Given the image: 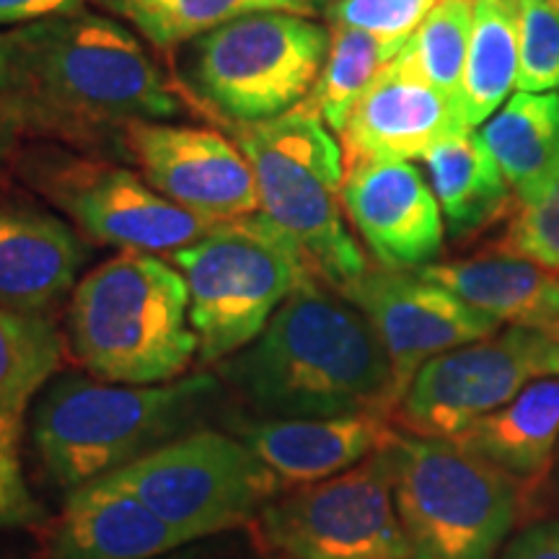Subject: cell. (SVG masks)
Wrapping results in <instances>:
<instances>
[{
	"mask_svg": "<svg viewBox=\"0 0 559 559\" xmlns=\"http://www.w3.org/2000/svg\"><path fill=\"white\" fill-rule=\"evenodd\" d=\"M479 135L506 174L515 200L528 198L559 166V94L521 91L510 96Z\"/></svg>",
	"mask_w": 559,
	"mask_h": 559,
	"instance_id": "obj_23",
	"label": "cell"
},
{
	"mask_svg": "<svg viewBox=\"0 0 559 559\" xmlns=\"http://www.w3.org/2000/svg\"><path fill=\"white\" fill-rule=\"evenodd\" d=\"M124 158L166 200L213 221L260 213L247 156L221 132L190 124L138 122L124 132Z\"/></svg>",
	"mask_w": 559,
	"mask_h": 559,
	"instance_id": "obj_14",
	"label": "cell"
},
{
	"mask_svg": "<svg viewBox=\"0 0 559 559\" xmlns=\"http://www.w3.org/2000/svg\"><path fill=\"white\" fill-rule=\"evenodd\" d=\"M547 376H559V337L510 326L425 362L396 417L409 436L456 440L477 419Z\"/></svg>",
	"mask_w": 559,
	"mask_h": 559,
	"instance_id": "obj_12",
	"label": "cell"
},
{
	"mask_svg": "<svg viewBox=\"0 0 559 559\" xmlns=\"http://www.w3.org/2000/svg\"><path fill=\"white\" fill-rule=\"evenodd\" d=\"M260 192V213L288 234L313 272L345 288L368 270L342 218V148L304 102L275 120L228 124Z\"/></svg>",
	"mask_w": 559,
	"mask_h": 559,
	"instance_id": "obj_5",
	"label": "cell"
},
{
	"mask_svg": "<svg viewBox=\"0 0 559 559\" xmlns=\"http://www.w3.org/2000/svg\"><path fill=\"white\" fill-rule=\"evenodd\" d=\"M330 55L304 104L340 135L349 111L376 75L400 55V47H391L373 34L349 26H330Z\"/></svg>",
	"mask_w": 559,
	"mask_h": 559,
	"instance_id": "obj_27",
	"label": "cell"
},
{
	"mask_svg": "<svg viewBox=\"0 0 559 559\" xmlns=\"http://www.w3.org/2000/svg\"><path fill=\"white\" fill-rule=\"evenodd\" d=\"M190 290L198 355L218 366L260 337L290 293L319 277L288 234L262 213L218 221L202 239L171 251Z\"/></svg>",
	"mask_w": 559,
	"mask_h": 559,
	"instance_id": "obj_6",
	"label": "cell"
},
{
	"mask_svg": "<svg viewBox=\"0 0 559 559\" xmlns=\"http://www.w3.org/2000/svg\"><path fill=\"white\" fill-rule=\"evenodd\" d=\"M472 24L474 0H438L396 58L443 94L461 102Z\"/></svg>",
	"mask_w": 559,
	"mask_h": 559,
	"instance_id": "obj_28",
	"label": "cell"
},
{
	"mask_svg": "<svg viewBox=\"0 0 559 559\" xmlns=\"http://www.w3.org/2000/svg\"><path fill=\"white\" fill-rule=\"evenodd\" d=\"M86 9V0H0V32L37 24V21L68 16Z\"/></svg>",
	"mask_w": 559,
	"mask_h": 559,
	"instance_id": "obj_34",
	"label": "cell"
},
{
	"mask_svg": "<svg viewBox=\"0 0 559 559\" xmlns=\"http://www.w3.org/2000/svg\"><path fill=\"white\" fill-rule=\"evenodd\" d=\"M234 436L275 474L280 487L317 485L353 469L394 438L386 417H254L234 419Z\"/></svg>",
	"mask_w": 559,
	"mask_h": 559,
	"instance_id": "obj_18",
	"label": "cell"
},
{
	"mask_svg": "<svg viewBox=\"0 0 559 559\" xmlns=\"http://www.w3.org/2000/svg\"><path fill=\"white\" fill-rule=\"evenodd\" d=\"M99 9L122 19L158 50L192 41L230 19L260 11H288L317 16L313 0H94Z\"/></svg>",
	"mask_w": 559,
	"mask_h": 559,
	"instance_id": "obj_25",
	"label": "cell"
},
{
	"mask_svg": "<svg viewBox=\"0 0 559 559\" xmlns=\"http://www.w3.org/2000/svg\"><path fill=\"white\" fill-rule=\"evenodd\" d=\"M218 379L260 417L396 412L391 360L370 321L321 277L306 280L260 337L218 362Z\"/></svg>",
	"mask_w": 559,
	"mask_h": 559,
	"instance_id": "obj_2",
	"label": "cell"
},
{
	"mask_svg": "<svg viewBox=\"0 0 559 559\" xmlns=\"http://www.w3.org/2000/svg\"><path fill=\"white\" fill-rule=\"evenodd\" d=\"M451 236L464 239L498 221L515 200L506 174L474 128L440 138L423 156Z\"/></svg>",
	"mask_w": 559,
	"mask_h": 559,
	"instance_id": "obj_22",
	"label": "cell"
},
{
	"mask_svg": "<svg viewBox=\"0 0 559 559\" xmlns=\"http://www.w3.org/2000/svg\"><path fill=\"white\" fill-rule=\"evenodd\" d=\"M0 109L21 138L115 158L181 104L130 26L83 9L0 32Z\"/></svg>",
	"mask_w": 559,
	"mask_h": 559,
	"instance_id": "obj_1",
	"label": "cell"
},
{
	"mask_svg": "<svg viewBox=\"0 0 559 559\" xmlns=\"http://www.w3.org/2000/svg\"><path fill=\"white\" fill-rule=\"evenodd\" d=\"M412 272L443 285L500 324L526 326L559 337V275L542 264L498 254L481 260L432 262Z\"/></svg>",
	"mask_w": 559,
	"mask_h": 559,
	"instance_id": "obj_20",
	"label": "cell"
},
{
	"mask_svg": "<svg viewBox=\"0 0 559 559\" xmlns=\"http://www.w3.org/2000/svg\"><path fill=\"white\" fill-rule=\"evenodd\" d=\"M515 481H536L559 443V376L528 383L515 400L477 419L453 440Z\"/></svg>",
	"mask_w": 559,
	"mask_h": 559,
	"instance_id": "obj_21",
	"label": "cell"
},
{
	"mask_svg": "<svg viewBox=\"0 0 559 559\" xmlns=\"http://www.w3.org/2000/svg\"><path fill=\"white\" fill-rule=\"evenodd\" d=\"M45 559H156L190 544L181 531L107 479L66 498L45 528Z\"/></svg>",
	"mask_w": 559,
	"mask_h": 559,
	"instance_id": "obj_19",
	"label": "cell"
},
{
	"mask_svg": "<svg viewBox=\"0 0 559 559\" xmlns=\"http://www.w3.org/2000/svg\"><path fill=\"white\" fill-rule=\"evenodd\" d=\"M156 559H275L251 528L226 531L194 539L185 547H177Z\"/></svg>",
	"mask_w": 559,
	"mask_h": 559,
	"instance_id": "obj_33",
	"label": "cell"
},
{
	"mask_svg": "<svg viewBox=\"0 0 559 559\" xmlns=\"http://www.w3.org/2000/svg\"><path fill=\"white\" fill-rule=\"evenodd\" d=\"M438 0H334L326 5L330 26L373 34L391 47H404Z\"/></svg>",
	"mask_w": 559,
	"mask_h": 559,
	"instance_id": "obj_32",
	"label": "cell"
},
{
	"mask_svg": "<svg viewBox=\"0 0 559 559\" xmlns=\"http://www.w3.org/2000/svg\"><path fill=\"white\" fill-rule=\"evenodd\" d=\"M469 128L461 102L394 58L376 75L340 132L342 166L423 158L440 138Z\"/></svg>",
	"mask_w": 559,
	"mask_h": 559,
	"instance_id": "obj_16",
	"label": "cell"
},
{
	"mask_svg": "<svg viewBox=\"0 0 559 559\" xmlns=\"http://www.w3.org/2000/svg\"><path fill=\"white\" fill-rule=\"evenodd\" d=\"M66 347L107 383L156 386L177 381L198 358L190 290L171 262L120 251L70 293Z\"/></svg>",
	"mask_w": 559,
	"mask_h": 559,
	"instance_id": "obj_4",
	"label": "cell"
},
{
	"mask_svg": "<svg viewBox=\"0 0 559 559\" xmlns=\"http://www.w3.org/2000/svg\"><path fill=\"white\" fill-rule=\"evenodd\" d=\"M251 531L275 559H409L389 443L337 477L280 492Z\"/></svg>",
	"mask_w": 559,
	"mask_h": 559,
	"instance_id": "obj_11",
	"label": "cell"
},
{
	"mask_svg": "<svg viewBox=\"0 0 559 559\" xmlns=\"http://www.w3.org/2000/svg\"><path fill=\"white\" fill-rule=\"evenodd\" d=\"M19 140L21 132L16 130L5 111L0 109V174H3L9 166H13V160L19 156Z\"/></svg>",
	"mask_w": 559,
	"mask_h": 559,
	"instance_id": "obj_36",
	"label": "cell"
},
{
	"mask_svg": "<svg viewBox=\"0 0 559 559\" xmlns=\"http://www.w3.org/2000/svg\"><path fill=\"white\" fill-rule=\"evenodd\" d=\"M519 88L559 91V0H519Z\"/></svg>",
	"mask_w": 559,
	"mask_h": 559,
	"instance_id": "obj_31",
	"label": "cell"
},
{
	"mask_svg": "<svg viewBox=\"0 0 559 559\" xmlns=\"http://www.w3.org/2000/svg\"><path fill=\"white\" fill-rule=\"evenodd\" d=\"M500 254L521 257L559 275V166L539 190L519 200Z\"/></svg>",
	"mask_w": 559,
	"mask_h": 559,
	"instance_id": "obj_29",
	"label": "cell"
},
{
	"mask_svg": "<svg viewBox=\"0 0 559 559\" xmlns=\"http://www.w3.org/2000/svg\"><path fill=\"white\" fill-rule=\"evenodd\" d=\"M519 86V0H474V24L461 81V111L479 128Z\"/></svg>",
	"mask_w": 559,
	"mask_h": 559,
	"instance_id": "obj_24",
	"label": "cell"
},
{
	"mask_svg": "<svg viewBox=\"0 0 559 559\" xmlns=\"http://www.w3.org/2000/svg\"><path fill=\"white\" fill-rule=\"evenodd\" d=\"M226 383L213 373L156 386L60 373L34 396L29 440L52 487L70 495L210 428Z\"/></svg>",
	"mask_w": 559,
	"mask_h": 559,
	"instance_id": "obj_3",
	"label": "cell"
},
{
	"mask_svg": "<svg viewBox=\"0 0 559 559\" xmlns=\"http://www.w3.org/2000/svg\"><path fill=\"white\" fill-rule=\"evenodd\" d=\"M0 559H24V557H16V555H11V551L0 549Z\"/></svg>",
	"mask_w": 559,
	"mask_h": 559,
	"instance_id": "obj_38",
	"label": "cell"
},
{
	"mask_svg": "<svg viewBox=\"0 0 559 559\" xmlns=\"http://www.w3.org/2000/svg\"><path fill=\"white\" fill-rule=\"evenodd\" d=\"M500 559H559V521L521 531Z\"/></svg>",
	"mask_w": 559,
	"mask_h": 559,
	"instance_id": "obj_35",
	"label": "cell"
},
{
	"mask_svg": "<svg viewBox=\"0 0 559 559\" xmlns=\"http://www.w3.org/2000/svg\"><path fill=\"white\" fill-rule=\"evenodd\" d=\"M409 559H492L519 510V481L453 440H389Z\"/></svg>",
	"mask_w": 559,
	"mask_h": 559,
	"instance_id": "obj_7",
	"label": "cell"
},
{
	"mask_svg": "<svg viewBox=\"0 0 559 559\" xmlns=\"http://www.w3.org/2000/svg\"><path fill=\"white\" fill-rule=\"evenodd\" d=\"M19 177L45 198L83 239L122 251H177L194 243L218 221L166 200L143 174L120 160L68 145L39 143L19 151Z\"/></svg>",
	"mask_w": 559,
	"mask_h": 559,
	"instance_id": "obj_9",
	"label": "cell"
},
{
	"mask_svg": "<svg viewBox=\"0 0 559 559\" xmlns=\"http://www.w3.org/2000/svg\"><path fill=\"white\" fill-rule=\"evenodd\" d=\"M91 249L79 230L34 202L0 200V306L45 313L81 280Z\"/></svg>",
	"mask_w": 559,
	"mask_h": 559,
	"instance_id": "obj_17",
	"label": "cell"
},
{
	"mask_svg": "<svg viewBox=\"0 0 559 559\" xmlns=\"http://www.w3.org/2000/svg\"><path fill=\"white\" fill-rule=\"evenodd\" d=\"M104 479L143 500L190 542L251 528L283 492L275 474L234 432L213 428L174 440Z\"/></svg>",
	"mask_w": 559,
	"mask_h": 559,
	"instance_id": "obj_10",
	"label": "cell"
},
{
	"mask_svg": "<svg viewBox=\"0 0 559 559\" xmlns=\"http://www.w3.org/2000/svg\"><path fill=\"white\" fill-rule=\"evenodd\" d=\"M370 321L394 370L396 400L407 394L425 362L500 332V321L417 272L368 267L340 288ZM400 407V404H396Z\"/></svg>",
	"mask_w": 559,
	"mask_h": 559,
	"instance_id": "obj_13",
	"label": "cell"
},
{
	"mask_svg": "<svg viewBox=\"0 0 559 559\" xmlns=\"http://www.w3.org/2000/svg\"><path fill=\"white\" fill-rule=\"evenodd\" d=\"M330 3H334V0H313V5H317V9H326Z\"/></svg>",
	"mask_w": 559,
	"mask_h": 559,
	"instance_id": "obj_37",
	"label": "cell"
},
{
	"mask_svg": "<svg viewBox=\"0 0 559 559\" xmlns=\"http://www.w3.org/2000/svg\"><path fill=\"white\" fill-rule=\"evenodd\" d=\"M24 425L26 409L0 407V531H39L52 521L26 481Z\"/></svg>",
	"mask_w": 559,
	"mask_h": 559,
	"instance_id": "obj_30",
	"label": "cell"
},
{
	"mask_svg": "<svg viewBox=\"0 0 559 559\" xmlns=\"http://www.w3.org/2000/svg\"><path fill=\"white\" fill-rule=\"evenodd\" d=\"M330 29L313 16L260 11L181 45V81L228 124L275 120L311 94Z\"/></svg>",
	"mask_w": 559,
	"mask_h": 559,
	"instance_id": "obj_8",
	"label": "cell"
},
{
	"mask_svg": "<svg viewBox=\"0 0 559 559\" xmlns=\"http://www.w3.org/2000/svg\"><path fill=\"white\" fill-rule=\"evenodd\" d=\"M68 347L45 313L0 306V407L29 409L34 396L60 373Z\"/></svg>",
	"mask_w": 559,
	"mask_h": 559,
	"instance_id": "obj_26",
	"label": "cell"
},
{
	"mask_svg": "<svg viewBox=\"0 0 559 559\" xmlns=\"http://www.w3.org/2000/svg\"><path fill=\"white\" fill-rule=\"evenodd\" d=\"M342 207L381 267H428L443 251L436 192L409 160H362L345 169Z\"/></svg>",
	"mask_w": 559,
	"mask_h": 559,
	"instance_id": "obj_15",
	"label": "cell"
}]
</instances>
